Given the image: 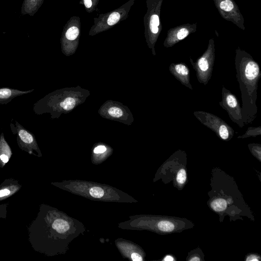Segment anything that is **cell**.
<instances>
[{
	"instance_id": "4316f807",
	"label": "cell",
	"mask_w": 261,
	"mask_h": 261,
	"mask_svg": "<svg viewBox=\"0 0 261 261\" xmlns=\"http://www.w3.org/2000/svg\"><path fill=\"white\" fill-rule=\"evenodd\" d=\"M85 6L87 8H90L92 6L91 0H84Z\"/></svg>"
},
{
	"instance_id": "3957f363",
	"label": "cell",
	"mask_w": 261,
	"mask_h": 261,
	"mask_svg": "<svg viewBox=\"0 0 261 261\" xmlns=\"http://www.w3.org/2000/svg\"><path fill=\"white\" fill-rule=\"evenodd\" d=\"M163 1L147 0L148 11L146 16V38L148 45L153 55H155V44L162 30L160 13Z\"/></svg>"
},
{
	"instance_id": "ffe728a7",
	"label": "cell",
	"mask_w": 261,
	"mask_h": 261,
	"mask_svg": "<svg viewBox=\"0 0 261 261\" xmlns=\"http://www.w3.org/2000/svg\"><path fill=\"white\" fill-rule=\"evenodd\" d=\"M79 30L76 27H72L67 30L65 34L66 38L69 40H75L79 34Z\"/></svg>"
},
{
	"instance_id": "d6986e66",
	"label": "cell",
	"mask_w": 261,
	"mask_h": 261,
	"mask_svg": "<svg viewBox=\"0 0 261 261\" xmlns=\"http://www.w3.org/2000/svg\"><path fill=\"white\" fill-rule=\"evenodd\" d=\"M248 147L251 153L260 161L261 145L257 143H250L248 144Z\"/></svg>"
},
{
	"instance_id": "277c9868",
	"label": "cell",
	"mask_w": 261,
	"mask_h": 261,
	"mask_svg": "<svg viewBox=\"0 0 261 261\" xmlns=\"http://www.w3.org/2000/svg\"><path fill=\"white\" fill-rule=\"evenodd\" d=\"M215 58V43L213 38L209 40L207 48L194 62L190 57V62L196 72L198 81L206 85L211 80Z\"/></svg>"
},
{
	"instance_id": "d4e9b609",
	"label": "cell",
	"mask_w": 261,
	"mask_h": 261,
	"mask_svg": "<svg viewBox=\"0 0 261 261\" xmlns=\"http://www.w3.org/2000/svg\"><path fill=\"white\" fill-rule=\"evenodd\" d=\"M259 260H260V257L255 254H250V255H248L246 259V260H249V261H250V260L258 261Z\"/></svg>"
},
{
	"instance_id": "4fadbf2b",
	"label": "cell",
	"mask_w": 261,
	"mask_h": 261,
	"mask_svg": "<svg viewBox=\"0 0 261 261\" xmlns=\"http://www.w3.org/2000/svg\"><path fill=\"white\" fill-rule=\"evenodd\" d=\"M35 89L20 90L10 87L0 88V105H7L14 98L33 92Z\"/></svg>"
},
{
	"instance_id": "9a60e30c",
	"label": "cell",
	"mask_w": 261,
	"mask_h": 261,
	"mask_svg": "<svg viewBox=\"0 0 261 261\" xmlns=\"http://www.w3.org/2000/svg\"><path fill=\"white\" fill-rule=\"evenodd\" d=\"M43 0H23L20 13L33 16L43 3Z\"/></svg>"
},
{
	"instance_id": "7c38bea8",
	"label": "cell",
	"mask_w": 261,
	"mask_h": 261,
	"mask_svg": "<svg viewBox=\"0 0 261 261\" xmlns=\"http://www.w3.org/2000/svg\"><path fill=\"white\" fill-rule=\"evenodd\" d=\"M22 185L13 178L5 179L0 184V202L17 193L21 188Z\"/></svg>"
},
{
	"instance_id": "6da1fadb",
	"label": "cell",
	"mask_w": 261,
	"mask_h": 261,
	"mask_svg": "<svg viewBox=\"0 0 261 261\" xmlns=\"http://www.w3.org/2000/svg\"><path fill=\"white\" fill-rule=\"evenodd\" d=\"M234 61L242 102L241 115L246 125L251 123L257 117L256 102L261 71L258 63L249 53L239 47L236 49Z\"/></svg>"
},
{
	"instance_id": "f1b7e54d",
	"label": "cell",
	"mask_w": 261,
	"mask_h": 261,
	"mask_svg": "<svg viewBox=\"0 0 261 261\" xmlns=\"http://www.w3.org/2000/svg\"><path fill=\"white\" fill-rule=\"evenodd\" d=\"M189 260H191V261H193V260L196 261V260H200L201 259L198 256H197L196 255H194L192 256Z\"/></svg>"
},
{
	"instance_id": "5b68a950",
	"label": "cell",
	"mask_w": 261,
	"mask_h": 261,
	"mask_svg": "<svg viewBox=\"0 0 261 261\" xmlns=\"http://www.w3.org/2000/svg\"><path fill=\"white\" fill-rule=\"evenodd\" d=\"M193 114L202 124L213 131L220 139L227 141L233 137V128L219 117L202 111H195Z\"/></svg>"
},
{
	"instance_id": "5bb4252c",
	"label": "cell",
	"mask_w": 261,
	"mask_h": 261,
	"mask_svg": "<svg viewBox=\"0 0 261 261\" xmlns=\"http://www.w3.org/2000/svg\"><path fill=\"white\" fill-rule=\"evenodd\" d=\"M12 149L6 141L4 134H0V165L3 168L8 163L12 155Z\"/></svg>"
},
{
	"instance_id": "30bf717a",
	"label": "cell",
	"mask_w": 261,
	"mask_h": 261,
	"mask_svg": "<svg viewBox=\"0 0 261 261\" xmlns=\"http://www.w3.org/2000/svg\"><path fill=\"white\" fill-rule=\"evenodd\" d=\"M121 104V103H120ZM116 104L113 102L107 101L105 105L101 108L99 114H103V116L113 120L121 121H127L129 111L122 105Z\"/></svg>"
},
{
	"instance_id": "7402d4cb",
	"label": "cell",
	"mask_w": 261,
	"mask_h": 261,
	"mask_svg": "<svg viewBox=\"0 0 261 261\" xmlns=\"http://www.w3.org/2000/svg\"><path fill=\"white\" fill-rule=\"evenodd\" d=\"M90 194L94 198H100L104 194L103 189L100 187H95L90 190Z\"/></svg>"
},
{
	"instance_id": "f546056e",
	"label": "cell",
	"mask_w": 261,
	"mask_h": 261,
	"mask_svg": "<svg viewBox=\"0 0 261 261\" xmlns=\"http://www.w3.org/2000/svg\"><path fill=\"white\" fill-rule=\"evenodd\" d=\"M0 168H1V165H0Z\"/></svg>"
},
{
	"instance_id": "603a6c76",
	"label": "cell",
	"mask_w": 261,
	"mask_h": 261,
	"mask_svg": "<svg viewBox=\"0 0 261 261\" xmlns=\"http://www.w3.org/2000/svg\"><path fill=\"white\" fill-rule=\"evenodd\" d=\"M120 14L118 12H113L109 16L107 23L110 25H113L116 24L120 19Z\"/></svg>"
},
{
	"instance_id": "7a4b0ae2",
	"label": "cell",
	"mask_w": 261,
	"mask_h": 261,
	"mask_svg": "<svg viewBox=\"0 0 261 261\" xmlns=\"http://www.w3.org/2000/svg\"><path fill=\"white\" fill-rule=\"evenodd\" d=\"M79 91L60 89L46 95L33 104V111L37 115L49 113L51 118L60 117L62 113L73 110L80 101Z\"/></svg>"
},
{
	"instance_id": "484cf974",
	"label": "cell",
	"mask_w": 261,
	"mask_h": 261,
	"mask_svg": "<svg viewBox=\"0 0 261 261\" xmlns=\"http://www.w3.org/2000/svg\"><path fill=\"white\" fill-rule=\"evenodd\" d=\"M131 257L134 261H141L142 260V256L137 253H133L131 255Z\"/></svg>"
},
{
	"instance_id": "e0dca14e",
	"label": "cell",
	"mask_w": 261,
	"mask_h": 261,
	"mask_svg": "<svg viewBox=\"0 0 261 261\" xmlns=\"http://www.w3.org/2000/svg\"><path fill=\"white\" fill-rule=\"evenodd\" d=\"M211 206L215 212H222L226 208L227 202L224 199L218 198L212 201Z\"/></svg>"
},
{
	"instance_id": "44dd1931",
	"label": "cell",
	"mask_w": 261,
	"mask_h": 261,
	"mask_svg": "<svg viewBox=\"0 0 261 261\" xmlns=\"http://www.w3.org/2000/svg\"><path fill=\"white\" fill-rule=\"evenodd\" d=\"M176 181L179 185H184L187 180V173L185 169H180L177 173Z\"/></svg>"
},
{
	"instance_id": "ba28073f",
	"label": "cell",
	"mask_w": 261,
	"mask_h": 261,
	"mask_svg": "<svg viewBox=\"0 0 261 261\" xmlns=\"http://www.w3.org/2000/svg\"><path fill=\"white\" fill-rule=\"evenodd\" d=\"M219 105L227 113L230 120L240 127L245 125L241 115V106L237 97L224 86L222 89V100Z\"/></svg>"
},
{
	"instance_id": "9c48e42d",
	"label": "cell",
	"mask_w": 261,
	"mask_h": 261,
	"mask_svg": "<svg viewBox=\"0 0 261 261\" xmlns=\"http://www.w3.org/2000/svg\"><path fill=\"white\" fill-rule=\"evenodd\" d=\"M197 31V23H185L170 28L167 31L163 45L166 48L171 47Z\"/></svg>"
},
{
	"instance_id": "8fae6325",
	"label": "cell",
	"mask_w": 261,
	"mask_h": 261,
	"mask_svg": "<svg viewBox=\"0 0 261 261\" xmlns=\"http://www.w3.org/2000/svg\"><path fill=\"white\" fill-rule=\"evenodd\" d=\"M169 70L182 85L191 90L193 89L190 83L189 68L185 63H171Z\"/></svg>"
},
{
	"instance_id": "ac0fdd59",
	"label": "cell",
	"mask_w": 261,
	"mask_h": 261,
	"mask_svg": "<svg viewBox=\"0 0 261 261\" xmlns=\"http://www.w3.org/2000/svg\"><path fill=\"white\" fill-rule=\"evenodd\" d=\"M261 135V126L249 127L246 132L238 137V138H246L250 137H255Z\"/></svg>"
},
{
	"instance_id": "8992f818",
	"label": "cell",
	"mask_w": 261,
	"mask_h": 261,
	"mask_svg": "<svg viewBox=\"0 0 261 261\" xmlns=\"http://www.w3.org/2000/svg\"><path fill=\"white\" fill-rule=\"evenodd\" d=\"M14 121L15 124L11 122L10 126L12 133L16 136V141L19 149L29 154L38 157L42 156L35 135L17 121Z\"/></svg>"
},
{
	"instance_id": "83f0119b",
	"label": "cell",
	"mask_w": 261,
	"mask_h": 261,
	"mask_svg": "<svg viewBox=\"0 0 261 261\" xmlns=\"http://www.w3.org/2000/svg\"><path fill=\"white\" fill-rule=\"evenodd\" d=\"M165 261H172L174 260L175 259L173 258V257L170 255H166L164 258L163 259Z\"/></svg>"
},
{
	"instance_id": "52a82bcc",
	"label": "cell",
	"mask_w": 261,
	"mask_h": 261,
	"mask_svg": "<svg viewBox=\"0 0 261 261\" xmlns=\"http://www.w3.org/2000/svg\"><path fill=\"white\" fill-rule=\"evenodd\" d=\"M220 16L245 30L244 18L234 0H213Z\"/></svg>"
},
{
	"instance_id": "2e32d148",
	"label": "cell",
	"mask_w": 261,
	"mask_h": 261,
	"mask_svg": "<svg viewBox=\"0 0 261 261\" xmlns=\"http://www.w3.org/2000/svg\"><path fill=\"white\" fill-rule=\"evenodd\" d=\"M49 223L51 227L59 233L65 232L69 228L67 222L62 219H54L51 223V221Z\"/></svg>"
},
{
	"instance_id": "cb8c5ba5",
	"label": "cell",
	"mask_w": 261,
	"mask_h": 261,
	"mask_svg": "<svg viewBox=\"0 0 261 261\" xmlns=\"http://www.w3.org/2000/svg\"><path fill=\"white\" fill-rule=\"evenodd\" d=\"M107 148L103 145H99L96 147L93 151L95 153H102L105 152Z\"/></svg>"
}]
</instances>
